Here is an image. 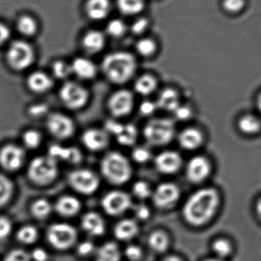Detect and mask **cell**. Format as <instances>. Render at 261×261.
I'll list each match as a JSON object with an SVG mask.
<instances>
[{
	"instance_id": "50",
	"label": "cell",
	"mask_w": 261,
	"mask_h": 261,
	"mask_svg": "<svg viewBox=\"0 0 261 261\" xmlns=\"http://www.w3.org/2000/svg\"><path fill=\"white\" fill-rule=\"evenodd\" d=\"M135 216L139 220L145 221L150 218V208L145 204H138L133 208Z\"/></svg>"
},
{
	"instance_id": "34",
	"label": "cell",
	"mask_w": 261,
	"mask_h": 261,
	"mask_svg": "<svg viewBox=\"0 0 261 261\" xmlns=\"http://www.w3.org/2000/svg\"><path fill=\"white\" fill-rule=\"evenodd\" d=\"M52 211V204L47 199H37L32 203L31 207L32 215L38 219H46Z\"/></svg>"
},
{
	"instance_id": "44",
	"label": "cell",
	"mask_w": 261,
	"mask_h": 261,
	"mask_svg": "<svg viewBox=\"0 0 261 261\" xmlns=\"http://www.w3.org/2000/svg\"><path fill=\"white\" fill-rule=\"evenodd\" d=\"M126 29V24L122 20L113 19L107 24V31L109 35L118 38L124 35Z\"/></svg>"
},
{
	"instance_id": "39",
	"label": "cell",
	"mask_w": 261,
	"mask_h": 261,
	"mask_svg": "<svg viewBox=\"0 0 261 261\" xmlns=\"http://www.w3.org/2000/svg\"><path fill=\"white\" fill-rule=\"evenodd\" d=\"M42 137L36 130H28L23 134L22 141L24 145L29 149H35L41 145Z\"/></svg>"
},
{
	"instance_id": "52",
	"label": "cell",
	"mask_w": 261,
	"mask_h": 261,
	"mask_svg": "<svg viewBox=\"0 0 261 261\" xmlns=\"http://www.w3.org/2000/svg\"><path fill=\"white\" fill-rule=\"evenodd\" d=\"M125 254L130 260L137 261L142 257L143 251L139 247L132 245L126 248Z\"/></svg>"
},
{
	"instance_id": "2",
	"label": "cell",
	"mask_w": 261,
	"mask_h": 261,
	"mask_svg": "<svg viewBox=\"0 0 261 261\" xmlns=\"http://www.w3.org/2000/svg\"><path fill=\"white\" fill-rule=\"evenodd\" d=\"M101 67L107 81L115 85H124L134 76L137 63L131 54L117 51L107 55L103 60Z\"/></svg>"
},
{
	"instance_id": "21",
	"label": "cell",
	"mask_w": 261,
	"mask_h": 261,
	"mask_svg": "<svg viewBox=\"0 0 261 261\" xmlns=\"http://www.w3.org/2000/svg\"><path fill=\"white\" fill-rule=\"evenodd\" d=\"M155 102L158 109L173 113L180 105V97L177 90L169 87L159 93L156 102Z\"/></svg>"
},
{
	"instance_id": "53",
	"label": "cell",
	"mask_w": 261,
	"mask_h": 261,
	"mask_svg": "<svg viewBox=\"0 0 261 261\" xmlns=\"http://www.w3.org/2000/svg\"><path fill=\"white\" fill-rule=\"evenodd\" d=\"M94 245L91 242L85 241V242H81L78 247V253L79 255L83 257H87L90 255L94 251Z\"/></svg>"
},
{
	"instance_id": "37",
	"label": "cell",
	"mask_w": 261,
	"mask_h": 261,
	"mask_svg": "<svg viewBox=\"0 0 261 261\" xmlns=\"http://www.w3.org/2000/svg\"><path fill=\"white\" fill-rule=\"evenodd\" d=\"M18 29L23 35L30 36L36 32L37 24L35 19L29 15H23L18 19L17 23Z\"/></svg>"
},
{
	"instance_id": "31",
	"label": "cell",
	"mask_w": 261,
	"mask_h": 261,
	"mask_svg": "<svg viewBox=\"0 0 261 261\" xmlns=\"http://www.w3.org/2000/svg\"><path fill=\"white\" fill-rule=\"evenodd\" d=\"M139 137V130L136 125L132 123L124 125L123 132L116 137L118 144L124 147H132L136 144Z\"/></svg>"
},
{
	"instance_id": "59",
	"label": "cell",
	"mask_w": 261,
	"mask_h": 261,
	"mask_svg": "<svg viewBox=\"0 0 261 261\" xmlns=\"http://www.w3.org/2000/svg\"><path fill=\"white\" fill-rule=\"evenodd\" d=\"M205 261H224V260H222V259H220V258H211V259H208V260H205Z\"/></svg>"
},
{
	"instance_id": "10",
	"label": "cell",
	"mask_w": 261,
	"mask_h": 261,
	"mask_svg": "<svg viewBox=\"0 0 261 261\" xmlns=\"http://www.w3.org/2000/svg\"><path fill=\"white\" fill-rule=\"evenodd\" d=\"M77 236L75 228L66 223L54 224L47 232L49 243L58 250L68 249L73 246L76 242Z\"/></svg>"
},
{
	"instance_id": "11",
	"label": "cell",
	"mask_w": 261,
	"mask_h": 261,
	"mask_svg": "<svg viewBox=\"0 0 261 261\" xmlns=\"http://www.w3.org/2000/svg\"><path fill=\"white\" fill-rule=\"evenodd\" d=\"M181 197L179 186L173 182H162L157 186L152 193L153 204L159 210H167L177 204Z\"/></svg>"
},
{
	"instance_id": "48",
	"label": "cell",
	"mask_w": 261,
	"mask_h": 261,
	"mask_svg": "<svg viewBox=\"0 0 261 261\" xmlns=\"http://www.w3.org/2000/svg\"><path fill=\"white\" fill-rule=\"evenodd\" d=\"M12 231V222L6 216H0V240H4Z\"/></svg>"
},
{
	"instance_id": "22",
	"label": "cell",
	"mask_w": 261,
	"mask_h": 261,
	"mask_svg": "<svg viewBox=\"0 0 261 261\" xmlns=\"http://www.w3.org/2000/svg\"><path fill=\"white\" fill-rule=\"evenodd\" d=\"M27 86L31 91L41 94L52 89L53 81L47 73L36 71L29 75L27 79Z\"/></svg>"
},
{
	"instance_id": "41",
	"label": "cell",
	"mask_w": 261,
	"mask_h": 261,
	"mask_svg": "<svg viewBox=\"0 0 261 261\" xmlns=\"http://www.w3.org/2000/svg\"><path fill=\"white\" fill-rule=\"evenodd\" d=\"M156 43L150 38L140 40L136 44L138 53L144 57L152 56L156 51Z\"/></svg>"
},
{
	"instance_id": "43",
	"label": "cell",
	"mask_w": 261,
	"mask_h": 261,
	"mask_svg": "<svg viewBox=\"0 0 261 261\" xmlns=\"http://www.w3.org/2000/svg\"><path fill=\"white\" fill-rule=\"evenodd\" d=\"M132 159L137 164H146L151 159L152 153L147 147L138 146L133 148L131 153Z\"/></svg>"
},
{
	"instance_id": "35",
	"label": "cell",
	"mask_w": 261,
	"mask_h": 261,
	"mask_svg": "<svg viewBox=\"0 0 261 261\" xmlns=\"http://www.w3.org/2000/svg\"><path fill=\"white\" fill-rule=\"evenodd\" d=\"M120 11L127 15H135L143 10L144 0H117Z\"/></svg>"
},
{
	"instance_id": "18",
	"label": "cell",
	"mask_w": 261,
	"mask_h": 261,
	"mask_svg": "<svg viewBox=\"0 0 261 261\" xmlns=\"http://www.w3.org/2000/svg\"><path fill=\"white\" fill-rule=\"evenodd\" d=\"M49 156L59 162L60 161L72 164H79L83 160V153L75 147H64L60 144H52L49 148Z\"/></svg>"
},
{
	"instance_id": "42",
	"label": "cell",
	"mask_w": 261,
	"mask_h": 261,
	"mask_svg": "<svg viewBox=\"0 0 261 261\" xmlns=\"http://www.w3.org/2000/svg\"><path fill=\"white\" fill-rule=\"evenodd\" d=\"M54 76L58 79L64 80L68 77L72 73L70 64L64 61H56L52 66Z\"/></svg>"
},
{
	"instance_id": "14",
	"label": "cell",
	"mask_w": 261,
	"mask_h": 261,
	"mask_svg": "<svg viewBox=\"0 0 261 261\" xmlns=\"http://www.w3.org/2000/svg\"><path fill=\"white\" fill-rule=\"evenodd\" d=\"M49 133L57 139L65 140L70 138L75 132L74 121L65 115L55 113L49 115L46 122Z\"/></svg>"
},
{
	"instance_id": "12",
	"label": "cell",
	"mask_w": 261,
	"mask_h": 261,
	"mask_svg": "<svg viewBox=\"0 0 261 261\" xmlns=\"http://www.w3.org/2000/svg\"><path fill=\"white\" fill-rule=\"evenodd\" d=\"M101 207L109 216H121L131 208V196L122 190H112L102 198Z\"/></svg>"
},
{
	"instance_id": "8",
	"label": "cell",
	"mask_w": 261,
	"mask_h": 261,
	"mask_svg": "<svg viewBox=\"0 0 261 261\" xmlns=\"http://www.w3.org/2000/svg\"><path fill=\"white\" fill-rule=\"evenodd\" d=\"M34 60L35 53L33 48L26 41H14L8 50V64L16 71L29 68Z\"/></svg>"
},
{
	"instance_id": "16",
	"label": "cell",
	"mask_w": 261,
	"mask_h": 261,
	"mask_svg": "<svg viewBox=\"0 0 261 261\" xmlns=\"http://www.w3.org/2000/svg\"><path fill=\"white\" fill-rule=\"evenodd\" d=\"M26 153L19 146L6 144L0 150V165L7 171L18 170L24 164Z\"/></svg>"
},
{
	"instance_id": "47",
	"label": "cell",
	"mask_w": 261,
	"mask_h": 261,
	"mask_svg": "<svg viewBox=\"0 0 261 261\" xmlns=\"http://www.w3.org/2000/svg\"><path fill=\"white\" fill-rule=\"evenodd\" d=\"M157 109L156 102L150 100H144L139 105V111L143 116L149 117L153 116Z\"/></svg>"
},
{
	"instance_id": "58",
	"label": "cell",
	"mask_w": 261,
	"mask_h": 261,
	"mask_svg": "<svg viewBox=\"0 0 261 261\" xmlns=\"http://www.w3.org/2000/svg\"><path fill=\"white\" fill-rule=\"evenodd\" d=\"M161 261H182L179 257H175V256H170V257H165V259Z\"/></svg>"
},
{
	"instance_id": "32",
	"label": "cell",
	"mask_w": 261,
	"mask_h": 261,
	"mask_svg": "<svg viewBox=\"0 0 261 261\" xmlns=\"http://www.w3.org/2000/svg\"><path fill=\"white\" fill-rule=\"evenodd\" d=\"M149 245L155 252H165L168 249L170 240L168 236L162 231H156L149 237Z\"/></svg>"
},
{
	"instance_id": "49",
	"label": "cell",
	"mask_w": 261,
	"mask_h": 261,
	"mask_svg": "<svg viewBox=\"0 0 261 261\" xmlns=\"http://www.w3.org/2000/svg\"><path fill=\"white\" fill-rule=\"evenodd\" d=\"M30 256L22 250H13L6 256L4 261H30Z\"/></svg>"
},
{
	"instance_id": "56",
	"label": "cell",
	"mask_w": 261,
	"mask_h": 261,
	"mask_svg": "<svg viewBox=\"0 0 261 261\" xmlns=\"http://www.w3.org/2000/svg\"><path fill=\"white\" fill-rule=\"evenodd\" d=\"M29 113L34 116H41L47 113V107L44 105L34 106L29 110Z\"/></svg>"
},
{
	"instance_id": "45",
	"label": "cell",
	"mask_w": 261,
	"mask_h": 261,
	"mask_svg": "<svg viewBox=\"0 0 261 261\" xmlns=\"http://www.w3.org/2000/svg\"><path fill=\"white\" fill-rule=\"evenodd\" d=\"M124 125L125 124L121 123L117 119L113 118L112 119H108V120L106 121L105 123H104V130L109 135H113L116 138L124 130Z\"/></svg>"
},
{
	"instance_id": "54",
	"label": "cell",
	"mask_w": 261,
	"mask_h": 261,
	"mask_svg": "<svg viewBox=\"0 0 261 261\" xmlns=\"http://www.w3.org/2000/svg\"><path fill=\"white\" fill-rule=\"evenodd\" d=\"M148 26V20L146 18H139L132 24V31L135 34H140L147 29Z\"/></svg>"
},
{
	"instance_id": "15",
	"label": "cell",
	"mask_w": 261,
	"mask_h": 261,
	"mask_svg": "<svg viewBox=\"0 0 261 261\" xmlns=\"http://www.w3.org/2000/svg\"><path fill=\"white\" fill-rule=\"evenodd\" d=\"M182 158L175 150H164L154 158L156 170L161 174L173 175L178 173L182 168Z\"/></svg>"
},
{
	"instance_id": "13",
	"label": "cell",
	"mask_w": 261,
	"mask_h": 261,
	"mask_svg": "<svg viewBox=\"0 0 261 261\" xmlns=\"http://www.w3.org/2000/svg\"><path fill=\"white\" fill-rule=\"evenodd\" d=\"M212 171L211 161L204 155H196L187 163L185 167V176L187 180L193 184L205 182Z\"/></svg>"
},
{
	"instance_id": "1",
	"label": "cell",
	"mask_w": 261,
	"mask_h": 261,
	"mask_svg": "<svg viewBox=\"0 0 261 261\" xmlns=\"http://www.w3.org/2000/svg\"><path fill=\"white\" fill-rule=\"evenodd\" d=\"M219 192L213 187H204L193 193L184 203L182 216L187 223L195 227L209 222L220 205Z\"/></svg>"
},
{
	"instance_id": "57",
	"label": "cell",
	"mask_w": 261,
	"mask_h": 261,
	"mask_svg": "<svg viewBox=\"0 0 261 261\" xmlns=\"http://www.w3.org/2000/svg\"><path fill=\"white\" fill-rule=\"evenodd\" d=\"M10 36V31L7 26L0 23V45L7 41Z\"/></svg>"
},
{
	"instance_id": "19",
	"label": "cell",
	"mask_w": 261,
	"mask_h": 261,
	"mask_svg": "<svg viewBox=\"0 0 261 261\" xmlns=\"http://www.w3.org/2000/svg\"><path fill=\"white\" fill-rule=\"evenodd\" d=\"M177 138L179 146L184 150L189 151L197 150L205 141V136L202 130L193 127L181 130Z\"/></svg>"
},
{
	"instance_id": "20",
	"label": "cell",
	"mask_w": 261,
	"mask_h": 261,
	"mask_svg": "<svg viewBox=\"0 0 261 261\" xmlns=\"http://www.w3.org/2000/svg\"><path fill=\"white\" fill-rule=\"evenodd\" d=\"M81 227L89 236L98 237L105 232L106 226L103 218L98 213L90 212L81 219Z\"/></svg>"
},
{
	"instance_id": "46",
	"label": "cell",
	"mask_w": 261,
	"mask_h": 261,
	"mask_svg": "<svg viewBox=\"0 0 261 261\" xmlns=\"http://www.w3.org/2000/svg\"><path fill=\"white\" fill-rule=\"evenodd\" d=\"M173 113L174 114L175 119L182 122L188 120L193 116L192 109L188 106L181 105V104Z\"/></svg>"
},
{
	"instance_id": "4",
	"label": "cell",
	"mask_w": 261,
	"mask_h": 261,
	"mask_svg": "<svg viewBox=\"0 0 261 261\" xmlns=\"http://www.w3.org/2000/svg\"><path fill=\"white\" fill-rule=\"evenodd\" d=\"M176 132V125L173 119L157 118L146 124L143 134L147 144L153 147H162L173 141Z\"/></svg>"
},
{
	"instance_id": "40",
	"label": "cell",
	"mask_w": 261,
	"mask_h": 261,
	"mask_svg": "<svg viewBox=\"0 0 261 261\" xmlns=\"http://www.w3.org/2000/svg\"><path fill=\"white\" fill-rule=\"evenodd\" d=\"M212 249L216 255L221 259L230 255L232 251V247L228 241L221 239L213 243Z\"/></svg>"
},
{
	"instance_id": "23",
	"label": "cell",
	"mask_w": 261,
	"mask_h": 261,
	"mask_svg": "<svg viewBox=\"0 0 261 261\" xmlns=\"http://www.w3.org/2000/svg\"><path fill=\"white\" fill-rule=\"evenodd\" d=\"M72 73H75L79 79L90 81L96 76L97 67L95 64L89 59L78 58L72 64Z\"/></svg>"
},
{
	"instance_id": "9",
	"label": "cell",
	"mask_w": 261,
	"mask_h": 261,
	"mask_svg": "<svg viewBox=\"0 0 261 261\" xmlns=\"http://www.w3.org/2000/svg\"><path fill=\"white\" fill-rule=\"evenodd\" d=\"M107 108L113 119L128 116L134 108V96L130 90H116L109 96Z\"/></svg>"
},
{
	"instance_id": "38",
	"label": "cell",
	"mask_w": 261,
	"mask_h": 261,
	"mask_svg": "<svg viewBox=\"0 0 261 261\" xmlns=\"http://www.w3.org/2000/svg\"><path fill=\"white\" fill-rule=\"evenodd\" d=\"M38 233L35 227L27 225L20 228L17 234L18 241L26 245L34 243L38 239Z\"/></svg>"
},
{
	"instance_id": "28",
	"label": "cell",
	"mask_w": 261,
	"mask_h": 261,
	"mask_svg": "<svg viewBox=\"0 0 261 261\" xmlns=\"http://www.w3.org/2000/svg\"><path fill=\"white\" fill-rule=\"evenodd\" d=\"M110 0H88L87 12L93 20H101L108 15L110 11Z\"/></svg>"
},
{
	"instance_id": "30",
	"label": "cell",
	"mask_w": 261,
	"mask_h": 261,
	"mask_svg": "<svg viewBox=\"0 0 261 261\" xmlns=\"http://www.w3.org/2000/svg\"><path fill=\"white\" fill-rule=\"evenodd\" d=\"M121 251L119 247L113 242H107L97 251L95 261H120Z\"/></svg>"
},
{
	"instance_id": "17",
	"label": "cell",
	"mask_w": 261,
	"mask_h": 261,
	"mask_svg": "<svg viewBox=\"0 0 261 261\" xmlns=\"http://www.w3.org/2000/svg\"><path fill=\"white\" fill-rule=\"evenodd\" d=\"M81 141L90 151H101L109 145L110 135L101 128H89L83 133Z\"/></svg>"
},
{
	"instance_id": "29",
	"label": "cell",
	"mask_w": 261,
	"mask_h": 261,
	"mask_svg": "<svg viewBox=\"0 0 261 261\" xmlns=\"http://www.w3.org/2000/svg\"><path fill=\"white\" fill-rule=\"evenodd\" d=\"M105 43V38L102 33L98 31L87 32L83 40L84 48L89 53H98L102 50Z\"/></svg>"
},
{
	"instance_id": "7",
	"label": "cell",
	"mask_w": 261,
	"mask_h": 261,
	"mask_svg": "<svg viewBox=\"0 0 261 261\" xmlns=\"http://www.w3.org/2000/svg\"><path fill=\"white\" fill-rule=\"evenodd\" d=\"M60 99L69 110H78L84 108L90 99L88 90L75 82H66L59 92Z\"/></svg>"
},
{
	"instance_id": "26",
	"label": "cell",
	"mask_w": 261,
	"mask_h": 261,
	"mask_svg": "<svg viewBox=\"0 0 261 261\" xmlns=\"http://www.w3.org/2000/svg\"><path fill=\"white\" fill-rule=\"evenodd\" d=\"M158 81L153 75L144 74L136 80L133 84L135 92L141 96H147L156 91Z\"/></svg>"
},
{
	"instance_id": "3",
	"label": "cell",
	"mask_w": 261,
	"mask_h": 261,
	"mask_svg": "<svg viewBox=\"0 0 261 261\" xmlns=\"http://www.w3.org/2000/svg\"><path fill=\"white\" fill-rule=\"evenodd\" d=\"M103 177L113 186H122L128 182L133 176V170L128 158L118 151L106 153L101 161Z\"/></svg>"
},
{
	"instance_id": "27",
	"label": "cell",
	"mask_w": 261,
	"mask_h": 261,
	"mask_svg": "<svg viewBox=\"0 0 261 261\" xmlns=\"http://www.w3.org/2000/svg\"><path fill=\"white\" fill-rule=\"evenodd\" d=\"M238 128L248 136L257 135L260 130V119L254 115H244L238 121Z\"/></svg>"
},
{
	"instance_id": "36",
	"label": "cell",
	"mask_w": 261,
	"mask_h": 261,
	"mask_svg": "<svg viewBox=\"0 0 261 261\" xmlns=\"http://www.w3.org/2000/svg\"><path fill=\"white\" fill-rule=\"evenodd\" d=\"M152 190L151 187L148 182L144 180H138L133 184L132 187V193L135 197L140 200L148 199L151 197Z\"/></svg>"
},
{
	"instance_id": "5",
	"label": "cell",
	"mask_w": 261,
	"mask_h": 261,
	"mask_svg": "<svg viewBox=\"0 0 261 261\" xmlns=\"http://www.w3.org/2000/svg\"><path fill=\"white\" fill-rule=\"evenodd\" d=\"M58 162L48 156H38L32 160L28 169L31 182L38 187L50 185L58 175Z\"/></svg>"
},
{
	"instance_id": "33",
	"label": "cell",
	"mask_w": 261,
	"mask_h": 261,
	"mask_svg": "<svg viewBox=\"0 0 261 261\" xmlns=\"http://www.w3.org/2000/svg\"><path fill=\"white\" fill-rule=\"evenodd\" d=\"M14 193V185L10 179L0 174V207L4 206L10 201Z\"/></svg>"
},
{
	"instance_id": "55",
	"label": "cell",
	"mask_w": 261,
	"mask_h": 261,
	"mask_svg": "<svg viewBox=\"0 0 261 261\" xmlns=\"http://www.w3.org/2000/svg\"><path fill=\"white\" fill-rule=\"evenodd\" d=\"M30 258L34 261H48L49 254L45 250L41 248H35L31 254Z\"/></svg>"
},
{
	"instance_id": "24",
	"label": "cell",
	"mask_w": 261,
	"mask_h": 261,
	"mask_svg": "<svg viewBox=\"0 0 261 261\" xmlns=\"http://www.w3.org/2000/svg\"><path fill=\"white\" fill-rule=\"evenodd\" d=\"M81 208V202L77 198L70 196L59 198L55 204L57 213L64 217L75 216L79 213Z\"/></svg>"
},
{
	"instance_id": "6",
	"label": "cell",
	"mask_w": 261,
	"mask_h": 261,
	"mask_svg": "<svg viewBox=\"0 0 261 261\" xmlns=\"http://www.w3.org/2000/svg\"><path fill=\"white\" fill-rule=\"evenodd\" d=\"M67 180L74 190L86 196L98 191L101 185L99 176L88 169L73 170L69 173Z\"/></svg>"
},
{
	"instance_id": "51",
	"label": "cell",
	"mask_w": 261,
	"mask_h": 261,
	"mask_svg": "<svg viewBox=\"0 0 261 261\" xmlns=\"http://www.w3.org/2000/svg\"><path fill=\"white\" fill-rule=\"evenodd\" d=\"M245 6V0H224V7L230 12L242 10Z\"/></svg>"
},
{
	"instance_id": "25",
	"label": "cell",
	"mask_w": 261,
	"mask_h": 261,
	"mask_svg": "<svg viewBox=\"0 0 261 261\" xmlns=\"http://www.w3.org/2000/svg\"><path fill=\"white\" fill-rule=\"evenodd\" d=\"M139 231L137 224L132 219H124L116 224L114 228L115 236L120 241H130L136 236Z\"/></svg>"
}]
</instances>
